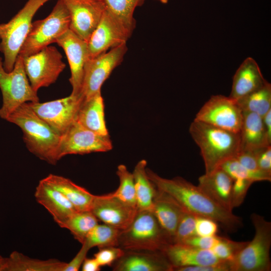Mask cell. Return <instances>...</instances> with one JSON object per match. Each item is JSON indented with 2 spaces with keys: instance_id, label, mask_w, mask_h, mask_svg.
Segmentation results:
<instances>
[{
  "instance_id": "6da1fadb",
  "label": "cell",
  "mask_w": 271,
  "mask_h": 271,
  "mask_svg": "<svg viewBox=\"0 0 271 271\" xmlns=\"http://www.w3.org/2000/svg\"><path fill=\"white\" fill-rule=\"evenodd\" d=\"M147 173L158 190L170 196L184 210L197 216L210 218L229 231L242 225L240 217L217 204L198 186L181 177L163 178L148 168Z\"/></svg>"
},
{
  "instance_id": "7a4b0ae2",
  "label": "cell",
  "mask_w": 271,
  "mask_h": 271,
  "mask_svg": "<svg viewBox=\"0 0 271 271\" xmlns=\"http://www.w3.org/2000/svg\"><path fill=\"white\" fill-rule=\"evenodd\" d=\"M6 120L20 127L29 151L51 165L60 160L59 147L61 134L40 118L26 102L19 106Z\"/></svg>"
},
{
  "instance_id": "3957f363",
  "label": "cell",
  "mask_w": 271,
  "mask_h": 271,
  "mask_svg": "<svg viewBox=\"0 0 271 271\" xmlns=\"http://www.w3.org/2000/svg\"><path fill=\"white\" fill-rule=\"evenodd\" d=\"M189 132L198 146L205 168L209 174L239 152V133L221 129L194 119Z\"/></svg>"
},
{
  "instance_id": "277c9868",
  "label": "cell",
  "mask_w": 271,
  "mask_h": 271,
  "mask_svg": "<svg viewBox=\"0 0 271 271\" xmlns=\"http://www.w3.org/2000/svg\"><path fill=\"white\" fill-rule=\"evenodd\" d=\"M170 244L152 211L138 210L129 225L120 230L118 246L124 250L163 251Z\"/></svg>"
},
{
  "instance_id": "5b68a950",
  "label": "cell",
  "mask_w": 271,
  "mask_h": 271,
  "mask_svg": "<svg viewBox=\"0 0 271 271\" xmlns=\"http://www.w3.org/2000/svg\"><path fill=\"white\" fill-rule=\"evenodd\" d=\"M250 219L255 230L254 237L230 261V271L271 270V222L255 213Z\"/></svg>"
},
{
  "instance_id": "8992f818",
  "label": "cell",
  "mask_w": 271,
  "mask_h": 271,
  "mask_svg": "<svg viewBox=\"0 0 271 271\" xmlns=\"http://www.w3.org/2000/svg\"><path fill=\"white\" fill-rule=\"evenodd\" d=\"M49 0H28L7 23L0 25V51L4 54L3 66L10 72L14 68L20 49L26 38L37 11Z\"/></svg>"
},
{
  "instance_id": "52a82bcc",
  "label": "cell",
  "mask_w": 271,
  "mask_h": 271,
  "mask_svg": "<svg viewBox=\"0 0 271 271\" xmlns=\"http://www.w3.org/2000/svg\"><path fill=\"white\" fill-rule=\"evenodd\" d=\"M70 22L69 14L64 1L58 0L49 16L32 23L18 55L24 57L34 54L55 43L69 29Z\"/></svg>"
},
{
  "instance_id": "ba28073f",
  "label": "cell",
  "mask_w": 271,
  "mask_h": 271,
  "mask_svg": "<svg viewBox=\"0 0 271 271\" xmlns=\"http://www.w3.org/2000/svg\"><path fill=\"white\" fill-rule=\"evenodd\" d=\"M0 89L3 97L0 117L5 120L22 104L39 101L37 93L30 85L23 58L20 55L17 58L13 70L10 72L4 69L0 57Z\"/></svg>"
},
{
  "instance_id": "9c48e42d",
  "label": "cell",
  "mask_w": 271,
  "mask_h": 271,
  "mask_svg": "<svg viewBox=\"0 0 271 271\" xmlns=\"http://www.w3.org/2000/svg\"><path fill=\"white\" fill-rule=\"evenodd\" d=\"M22 58L30 85L37 93L40 88L55 83L66 66L60 52L51 46Z\"/></svg>"
},
{
  "instance_id": "30bf717a",
  "label": "cell",
  "mask_w": 271,
  "mask_h": 271,
  "mask_svg": "<svg viewBox=\"0 0 271 271\" xmlns=\"http://www.w3.org/2000/svg\"><path fill=\"white\" fill-rule=\"evenodd\" d=\"M127 51L126 43H123L95 58L88 59L79 94L83 100L101 91L102 85L121 63Z\"/></svg>"
},
{
  "instance_id": "8fae6325",
  "label": "cell",
  "mask_w": 271,
  "mask_h": 271,
  "mask_svg": "<svg viewBox=\"0 0 271 271\" xmlns=\"http://www.w3.org/2000/svg\"><path fill=\"white\" fill-rule=\"evenodd\" d=\"M194 119L239 133L243 120V111L237 101L229 96L212 95L201 107Z\"/></svg>"
},
{
  "instance_id": "7c38bea8",
  "label": "cell",
  "mask_w": 271,
  "mask_h": 271,
  "mask_svg": "<svg viewBox=\"0 0 271 271\" xmlns=\"http://www.w3.org/2000/svg\"><path fill=\"white\" fill-rule=\"evenodd\" d=\"M108 135L97 134L75 121L61 136L59 157L70 154L84 155L95 152H106L112 149Z\"/></svg>"
},
{
  "instance_id": "4fadbf2b",
  "label": "cell",
  "mask_w": 271,
  "mask_h": 271,
  "mask_svg": "<svg viewBox=\"0 0 271 271\" xmlns=\"http://www.w3.org/2000/svg\"><path fill=\"white\" fill-rule=\"evenodd\" d=\"M132 32L105 9L99 23L87 42L89 58H95L110 48L126 43Z\"/></svg>"
},
{
  "instance_id": "5bb4252c",
  "label": "cell",
  "mask_w": 271,
  "mask_h": 271,
  "mask_svg": "<svg viewBox=\"0 0 271 271\" xmlns=\"http://www.w3.org/2000/svg\"><path fill=\"white\" fill-rule=\"evenodd\" d=\"M83 99L80 95L69 96L48 102H28L34 111L60 134L76 121Z\"/></svg>"
},
{
  "instance_id": "9a60e30c",
  "label": "cell",
  "mask_w": 271,
  "mask_h": 271,
  "mask_svg": "<svg viewBox=\"0 0 271 271\" xmlns=\"http://www.w3.org/2000/svg\"><path fill=\"white\" fill-rule=\"evenodd\" d=\"M63 1L70 16L69 29L87 42L105 9L103 2Z\"/></svg>"
},
{
  "instance_id": "2e32d148",
  "label": "cell",
  "mask_w": 271,
  "mask_h": 271,
  "mask_svg": "<svg viewBox=\"0 0 271 271\" xmlns=\"http://www.w3.org/2000/svg\"><path fill=\"white\" fill-rule=\"evenodd\" d=\"M90 211L98 221L122 230L131 223L138 209L124 204L111 193L95 195Z\"/></svg>"
},
{
  "instance_id": "e0dca14e",
  "label": "cell",
  "mask_w": 271,
  "mask_h": 271,
  "mask_svg": "<svg viewBox=\"0 0 271 271\" xmlns=\"http://www.w3.org/2000/svg\"><path fill=\"white\" fill-rule=\"evenodd\" d=\"M64 50L71 71L69 78L72 87L71 94L80 93L86 62L89 58L87 42L69 29L59 37L56 42Z\"/></svg>"
},
{
  "instance_id": "ac0fdd59",
  "label": "cell",
  "mask_w": 271,
  "mask_h": 271,
  "mask_svg": "<svg viewBox=\"0 0 271 271\" xmlns=\"http://www.w3.org/2000/svg\"><path fill=\"white\" fill-rule=\"evenodd\" d=\"M113 271H172L162 251L124 250L111 266Z\"/></svg>"
},
{
  "instance_id": "d6986e66",
  "label": "cell",
  "mask_w": 271,
  "mask_h": 271,
  "mask_svg": "<svg viewBox=\"0 0 271 271\" xmlns=\"http://www.w3.org/2000/svg\"><path fill=\"white\" fill-rule=\"evenodd\" d=\"M34 196L38 203L49 212L60 227L77 211L61 193L43 179L37 186Z\"/></svg>"
},
{
  "instance_id": "ffe728a7",
  "label": "cell",
  "mask_w": 271,
  "mask_h": 271,
  "mask_svg": "<svg viewBox=\"0 0 271 271\" xmlns=\"http://www.w3.org/2000/svg\"><path fill=\"white\" fill-rule=\"evenodd\" d=\"M174 268L211 265L221 261L210 250L200 249L185 243L169 244L162 251Z\"/></svg>"
},
{
  "instance_id": "44dd1931",
  "label": "cell",
  "mask_w": 271,
  "mask_h": 271,
  "mask_svg": "<svg viewBox=\"0 0 271 271\" xmlns=\"http://www.w3.org/2000/svg\"><path fill=\"white\" fill-rule=\"evenodd\" d=\"M198 186L215 203L232 211L231 194L233 180L222 169L219 168L198 179Z\"/></svg>"
},
{
  "instance_id": "7402d4cb",
  "label": "cell",
  "mask_w": 271,
  "mask_h": 271,
  "mask_svg": "<svg viewBox=\"0 0 271 271\" xmlns=\"http://www.w3.org/2000/svg\"><path fill=\"white\" fill-rule=\"evenodd\" d=\"M183 210L170 196L157 189L152 212L172 243Z\"/></svg>"
},
{
  "instance_id": "603a6c76",
  "label": "cell",
  "mask_w": 271,
  "mask_h": 271,
  "mask_svg": "<svg viewBox=\"0 0 271 271\" xmlns=\"http://www.w3.org/2000/svg\"><path fill=\"white\" fill-rule=\"evenodd\" d=\"M267 81L256 62L247 58L236 70L229 97L236 101L262 86Z\"/></svg>"
},
{
  "instance_id": "cb8c5ba5",
  "label": "cell",
  "mask_w": 271,
  "mask_h": 271,
  "mask_svg": "<svg viewBox=\"0 0 271 271\" xmlns=\"http://www.w3.org/2000/svg\"><path fill=\"white\" fill-rule=\"evenodd\" d=\"M239 135V151L255 152L271 145L264 128L262 117L254 113L243 112V120Z\"/></svg>"
},
{
  "instance_id": "d4e9b609",
  "label": "cell",
  "mask_w": 271,
  "mask_h": 271,
  "mask_svg": "<svg viewBox=\"0 0 271 271\" xmlns=\"http://www.w3.org/2000/svg\"><path fill=\"white\" fill-rule=\"evenodd\" d=\"M76 121L99 134L108 135L104 115V104L101 91L84 99L79 108Z\"/></svg>"
},
{
  "instance_id": "484cf974",
  "label": "cell",
  "mask_w": 271,
  "mask_h": 271,
  "mask_svg": "<svg viewBox=\"0 0 271 271\" xmlns=\"http://www.w3.org/2000/svg\"><path fill=\"white\" fill-rule=\"evenodd\" d=\"M43 179L61 193L77 211H90L95 195L87 190L61 176L51 174Z\"/></svg>"
},
{
  "instance_id": "4316f807",
  "label": "cell",
  "mask_w": 271,
  "mask_h": 271,
  "mask_svg": "<svg viewBox=\"0 0 271 271\" xmlns=\"http://www.w3.org/2000/svg\"><path fill=\"white\" fill-rule=\"evenodd\" d=\"M5 271H64L67 263L51 258L41 260L14 251L6 257Z\"/></svg>"
},
{
  "instance_id": "83f0119b",
  "label": "cell",
  "mask_w": 271,
  "mask_h": 271,
  "mask_svg": "<svg viewBox=\"0 0 271 271\" xmlns=\"http://www.w3.org/2000/svg\"><path fill=\"white\" fill-rule=\"evenodd\" d=\"M147 162L140 160L132 172L138 210L152 211L157 188L149 179L147 173Z\"/></svg>"
},
{
  "instance_id": "f1b7e54d",
  "label": "cell",
  "mask_w": 271,
  "mask_h": 271,
  "mask_svg": "<svg viewBox=\"0 0 271 271\" xmlns=\"http://www.w3.org/2000/svg\"><path fill=\"white\" fill-rule=\"evenodd\" d=\"M236 101L243 112L254 113L262 117L271 109V84L267 81Z\"/></svg>"
},
{
  "instance_id": "f546056e",
  "label": "cell",
  "mask_w": 271,
  "mask_h": 271,
  "mask_svg": "<svg viewBox=\"0 0 271 271\" xmlns=\"http://www.w3.org/2000/svg\"><path fill=\"white\" fill-rule=\"evenodd\" d=\"M98 219L90 211H76L65 222L61 228L70 231L81 244L92 229L98 224Z\"/></svg>"
},
{
  "instance_id": "4dcf8cb0",
  "label": "cell",
  "mask_w": 271,
  "mask_h": 271,
  "mask_svg": "<svg viewBox=\"0 0 271 271\" xmlns=\"http://www.w3.org/2000/svg\"><path fill=\"white\" fill-rule=\"evenodd\" d=\"M120 230L109 225L98 223L87 235L84 242L90 249L107 246H118ZM82 243V244H83Z\"/></svg>"
},
{
  "instance_id": "1f68e13d",
  "label": "cell",
  "mask_w": 271,
  "mask_h": 271,
  "mask_svg": "<svg viewBox=\"0 0 271 271\" xmlns=\"http://www.w3.org/2000/svg\"><path fill=\"white\" fill-rule=\"evenodd\" d=\"M105 9L121 20L129 29L133 31L136 20L133 13L137 7L145 0H102Z\"/></svg>"
},
{
  "instance_id": "d6a6232c",
  "label": "cell",
  "mask_w": 271,
  "mask_h": 271,
  "mask_svg": "<svg viewBox=\"0 0 271 271\" xmlns=\"http://www.w3.org/2000/svg\"><path fill=\"white\" fill-rule=\"evenodd\" d=\"M116 174L119 183L117 189L112 193L113 195L127 205L137 208L132 173L124 165L120 164L117 167Z\"/></svg>"
},
{
  "instance_id": "836d02e7",
  "label": "cell",
  "mask_w": 271,
  "mask_h": 271,
  "mask_svg": "<svg viewBox=\"0 0 271 271\" xmlns=\"http://www.w3.org/2000/svg\"><path fill=\"white\" fill-rule=\"evenodd\" d=\"M232 179H244L253 182L258 181H270L271 176L260 171L249 170L240 164L235 158L224 162L220 167Z\"/></svg>"
},
{
  "instance_id": "e575fe53",
  "label": "cell",
  "mask_w": 271,
  "mask_h": 271,
  "mask_svg": "<svg viewBox=\"0 0 271 271\" xmlns=\"http://www.w3.org/2000/svg\"><path fill=\"white\" fill-rule=\"evenodd\" d=\"M248 241H235L221 236L219 242L211 250L220 260L232 261Z\"/></svg>"
},
{
  "instance_id": "d590c367",
  "label": "cell",
  "mask_w": 271,
  "mask_h": 271,
  "mask_svg": "<svg viewBox=\"0 0 271 271\" xmlns=\"http://www.w3.org/2000/svg\"><path fill=\"white\" fill-rule=\"evenodd\" d=\"M196 216L183 210L174 237L173 243H183L196 235L195 222Z\"/></svg>"
},
{
  "instance_id": "8d00e7d4",
  "label": "cell",
  "mask_w": 271,
  "mask_h": 271,
  "mask_svg": "<svg viewBox=\"0 0 271 271\" xmlns=\"http://www.w3.org/2000/svg\"><path fill=\"white\" fill-rule=\"evenodd\" d=\"M124 250L119 246H107L99 248L94 254L100 266H111L124 253Z\"/></svg>"
},
{
  "instance_id": "74e56055",
  "label": "cell",
  "mask_w": 271,
  "mask_h": 271,
  "mask_svg": "<svg viewBox=\"0 0 271 271\" xmlns=\"http://www.w3.org/2000/svg\"><path fill=\"white\" fill-rule=\"evenodd\" d=\"M253 183L251 180L244 179H236L233 180L231 194L232 209L242 204L249 187Z\"/></svg>"
},
{
  "instance_id": "f35d334b",
  "label": "cell",
  "mask_w": 271,
  "mask_h": 271,
  "mask_svg": "<svg viewBox=\"0 0 271 271\" xmlns=\"http://www.w3.org/2000/svg\"><path fill=\"white\" fill-rule=\"evenodd\" d=\"M218 225L214 220L205 217H196L195 231L196 235L212 236L218 232Z\"/></svg>"
},
{
  "instance_id": "ab89813d",
  "label": "cell",
  "mask_w": 271,
  "mask_h": 271,
  "mask_svg": "<svg viewBox=\"0 0 271 271\" xmlns=\"http://www.w3.org/2000/svg\"><path fill=\"white\" fill-rule=\"evenodd\" d=\"M221 236L217 235L212 236H194L187 240L182 243L205 250H211L213 247L219 242Z\"/></svg>"
},
{
  "instance_id": "60d3db41",
  "label": "cell",
  "mask_w": 271,
  "mask_h": 271,
  "mask_svg": "<svg viewBox=\"0 0 271 271\" xmlns=\"http://www.w3.org/2000/svg\"><path fill=\"white\" fill-rule=\"evenodd\" d=\"M258 169L271 176V145L255 152Z\"/></svg>"
},
{
  "instance_id": "b9f144b4",
  "label": "cell",
  "mask_w": 271,
  "mask_h": 271,
  "mask_svg": "<svg viewBox=\"0 0 271 271\" xmlns=\"http://www.w3.org/2000/svg\"><path fill=\"white\" fill-rule=\"evenodd\" d=\"M172 271H230V263L221 261L211 265L175 267Z\"/></svg>"
},
{
  "instance_id": "7bdbcfd3",
  "label": "cell",
  "mask_w": 271,
  "mask_h": 271,
  "mask_svg": "<svg viewBox=\"0 0 271 271\" xmlns=\"http://www.w3.org/2000/svg\"><path fill=\"white\" fill-rule=\"evenodd\" d=\"M234 158L240 164L249 170L260 171L257 166L255 152L239 151Z\"/></svg>"
},
{
  "instance_id": "ee69618b",
  "label": "cell",
  "mask_w": 271,
  "mask_h": 271,
  "mask_svg": "<svg viewBox=\"0 0 271 271\" xmlns=\"http://www.w3.org/2000/svg\"><path fill=\"white\" fill-rule=\"evenodd\" d=\"M90 249L84 243L75 256L67 263L64 271H78L82 266V264L86 257V255Z\"/></svg>"
},
{
  "instance_id": "f6af8a7d",
  "label": "cell",
  "mask_w": 271,
  "mask_h": 271,
  "mask_svg": "<svg viewBox=\"0 0 271 271\" xmlns=\"http://www.w3.org/2000/svg\"><path fill=\"white\" fill-rule=\"evenodd\" d=\"M81 268L82 271H99L101 266L94 257H86L83 261Z\"/></svg>"
},
{
  "instance_id": "bcb514c9",
  "label": "cell",
  "mask_w": 271,
  "mask_h": 271,
  "mask_svg": "<svg viewBox=\"0 0 271 271\" xmlns=\"http://www.w3.org/2000/svg\"><path fill=\"white\" fill-rule=\"evenodd\" d=\"M262 117L267 138L269 143H271V109Z\"/></svg>"
},
{
  "instance_id": "7dc6e473",
  "label": "cell",
  "mask_w": 271,
  "mask_h": 271,
  "mask_svg": "<svg viewBox=\"0 0 271 271\" xmlns=\"http://www.w3.org/2000/svg\"><path fill=\"white\" fill-rule=\"evenodd\" d=\"M7 258L0 255V271H5Z\"/></svg>"
},
{
  "instance_id": "c3c4849f",
  "label": "cell",
  "mask_w": 271,
  "mask_h": 271,
  "mask_svg": "<svg viewBox=\"0 0 271 271\" xmlns=\"http://www.w3.org/2000/svg\"><path fill=\"white\" fill-rule=\"evenodd\" d=\"M75 1H81V2H98V1H102V0H71Z\"/></svg>"
},
{
  "instance_id": "681fc988",
  "label": "cell",
  "mask_w": 271,
  "mask_h": 271,
  "mask_svg": "<svg viewBox=\"0 0 271 271\" xmlns=\"http://www.w3.org/2000/svg\"><path fill=\"white\" fill-rule=\"evenodd\" d=\"M158 1H159L160 2H161V3L163 4H167L169 1V0H158Z\"/></svg>"
}]
</instances>
